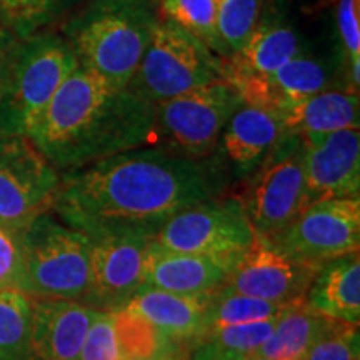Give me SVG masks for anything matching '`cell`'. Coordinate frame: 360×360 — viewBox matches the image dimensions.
Wrapping results in <instances>:
<instances>
[{"label": "cell", "mask_w": 360, "mask_h": 360, "mask_svg": "<svg viewBox=\"0 0 360 360\" xmlns=\"http://www.w3.org/2000/svg\"><path fill=\"white\" fill-rule=\"evenodd\" d=\"M32 297L0 290V360H30Z\"/></svg>", "instance_id": "26"}, {"label": "cell", "mask_w": 360, "mask_h": 360, "mask_svg": "<svg viewBox=\"0 0 360 360\" xmlns=\"http://www.w3.org/2000/svg\"><path fill=\"white\" fill-rule=\"evenodd\" d=\"M25 292L22 232L0 227V290Z\"/></svg>", "instance_id": "32"}, {"label": "cell", "mask_w": 360, "mask_h": 360, "mask_svg": "<svg viewBox=\"0 0 360 360\" xmlns=\"http://www.w3.org/2000/svg\"><path fill=\"white\" fill-rule=\"evenodd\" d=\"M217 11L219 0H160L157 6L159 15L174 20L227 60L217 32Z\"/></svg>", "instance_id": "28"}, {"label": "cell", "mask_w": 360, "mask_h": 360, "mask_svg": "<svg viewBox=\"0 0 360 360\" xmlns=\"http://www.w3.org/2000/svg\"><path fill=\"white\" fill-rule=\"evenodd\" d=\"M60 172L24 135L0 137V227L22 232L51 212Z\"/></svg>", "instance_id": "10"}, {"label": "cell", "mask_w": 360, "mask_h": 360, "mask_svg": "<svg viewBox=\"0 0 360 360\" xmlns=\"http://www.w3.org/2000/svg\"><path fill=\"white\" fill-rule=\"evenodd\" d=\"M302 142L305 204L359 197V129L335 130L330 134H305Z\"/></svg>", "instance_id": "13"}, {"label": "cell", "mask_w": 360, "mask_h": 360, "mask_svg": "<svg viewBox=\"0 0 360 360\" xmlns=\"http://www.w3.org/2000/svg\"><path fill=\"white\" fill-rule=\"evenodd\" d=\"M255 231L238 197H215L170 217L155 233L157 245L180 254L242 257Z\"/></svg>", "instance_id": "9"}, {"label": "cell", "mask_w": 360, "mask_h": 360, "mask_svg": "<svg viewBox=\"0 0 360 360\" xmlns=\"http://www.w3.org/2000/svg\"><path fill=\"white\" fill-rule=\"evenodd\" d=\"M192 360H195V359H192Z\"/></svg>", "instance_id": "37"}, {"label": "cell", "mask_w": 360, "mask_h": 360, "mask_svg": "<svg viewBox=\"0 0 360 360\" xmlns=\"http://www.w3.org/2000/svg\"><path fill=\"white\" fill-rule=\"evenodd\" d=\"M225 60L174 20L159 15L154 34L127 87L160 103L224 79Z\"/></svg>", "instance_id": "5"}, {"label": "cell", "mask_w": 360, "mask_h": 360, "mask_svg": "<svg viewBox=\"0 0 360 360\" xmlns=\"http://www.w3.org/2000/svg\"><path fill=\"white\" fill-rule=\"evenodd\" d=\"M214 295L193 297L143 285L125 309L137 314L172 344L202 342L209 332V314Z\"/></svg>", "instance_id": "21"}, {"label": "cell", "mask_w": 360, "mask_h": 360, "mask_svg": "<svg viewBox=\"0 0 360 360\" xmlns=\"http://www.w3.org/2000/svg\"><path fill=\"white\" fill-rule=\"evenodd\" d=\"M19 45L20 39L11 32L6 25L0 24V96H2L4 89H6L13 60H15L17 51H19Z\"/></svg>", "instance_id": "33"}, {"label": "cell", "mask_w": 360, "mask_h": 360, "mask_svg": "<svg viewBox=\"0 0 360 360\" xmlns=\"http://www.w3.org/2000/svg\"><path fill=\"white\" fill-rule=\"evenodd\" d=\"M270 240L297 262L317 272L322 265L359 252L360 199H328L304 207Z\"/></svg>", "instance_id": "11"}, {"label": "cell", "mask_w": 360, "mask_h": 360, "mask_svg": "<svg viewBox=\"0 0 360 360\" xmlns=\"http://www.w3.org/2000/svg\"><path fill=\"white\" fill-rule=\"evenodd\" d=\"M155 103L77 67L27 135L60 174L152 142Z\"/></svg>", "instance_id": "2"}, {"label": "cell", "mask_w": 360, "mask_h": 360, "mask_svg": "<svg viewBox=\"0 0 360 360\" xmlns=\"http://www.w3.org/2000/svg\"><path fill=\"white\" fill-rule=\"evenodd\" d=\"M282 135L276 110L242 101L225 125L217 154L237 179L247 180L267 159Z\"/></svg>", "instance_id": "19"}, {"label": "cell", "mask_w": 360, "mask_h": 360, "mask_svg": "<svg viewBox=\"0 0 360 360\" xmlns=\"http://www.w3.org/2000/svg\"><path fill=\"white\" fill-rule=\"evenodd\" d=\"M335 27L347 67L349 87L359 92L360 85V0H337Z\"/></svg>", "instance_id": "30"}, {"label": "cell", "mask_w": 360, "mask_h": 360, "mask_svg": "<svg viewBox=\"0 0 360 360\" xmlns=\"http://www.w3.org/2000/svg\"><path fill=\"white\" fill-rule=\"evenodd\" d=\"M265 0H220L217 32L227 58L244 47L257 25Z\"/></svg>", "instance_id": "29"}, {"label": "cell", "mask_w": 360, "mask_h": 360, "mask_svg": "<svg viewBox=\"0 0 360 360\" xmlns=\"http://www.w3.org/2000/svg\"><path fill=\"white\" fill-rule=\"evenodd\" d=\"M150 360H186V357H184L180 352H177L175 349H172V350H169V352L162 354V355H159V357L150 359Z\"/></svg>", "instance_id": "34"}, {"label": "cell", "mask_w": 360, "mask_h": 360, "mask_svg": "<svg viewBox=\"0 0 360 360\" xmlns=\"http://www.w3.org/2000/svg\"><path fill=\"white\" fill-rule=\"evenodd\" d=\"M98 312L79 300L32 297L30 360H79Z\"/></svg>", "instance_id": "18"}, {"label": "cell", "mask_w": 360, "mask_h": 360, "mask_svg": "<svg viewBox=\"0 0 360 360\" xmlns=\"http://www.w3.org/2000/svg\"><path fill=\"white\" fill-rule=\"evenodd\" d=\"M227 188L219 154L188 159L160 147H137L60 174L51 212L90 238L152 236L170 217Z\"/></svg>", "instance_id": "1"}, {"label": "cell", "mask_w": 360, "mask_h": 360, "mask_svg": "<svg viewBox=\"0 0 360 360\" xmlns=\"http://www.w3.org/2000/svg\"><path fill=\"white\" fill-rule=\"evenodd\" d=\"M172 345L155 327L122 307L98 312L79 360H150L172 350Z\"/></svg>", "instance_id": "17"}, {"label": "cell", "mask_w": 360, "mask_h": 360, "mask_svg": "<svg viewBox=\"0 0 360 360\" xmlns=\"http://www.w3.org/2000/svg\"><path fill=\"white\" fill-rule=\"evenodd\" d=\"M307 47L302 30L281 0H265L249 40L225 60L224 80L236 85L244 80L264 79Z\"/></svg>", "instance_id": "16"}, {"label": "cell", "mask_w": 360, "mask_h": 360, "mask_svg": "<svg viewBox=\"0 0 360 360\" xmlns=\"http://www.w3.org/2000/svg\"><path fill=\"white\" fill-rule=\"evenodd\" d=\"M314 274V269L289 257L270 238L255 233L224 287L269 302L292 304L305 299Z\"/></svg>", "instance_id": "14"}, {"label": "cell", "mask_w": 360, "mask_h": 360, "mask_svg": "<svg viewBox=\"0 0 360 360\" xmlns=\"http://www.w3.org/2000/svg\"><path fill=\"white\" fill-rule=\"evenodd\" d=\"M299 302V300H297ZM292 304L269 302L257 297L242 295L222 287L215 292L210 304L209 314V332L214 328L240 326V323L264 322L270 319H277L285 312Z\"/></svg>", "instance_id": "27"}, {"label": "cell", "mask_w": 360, "mask_h": 360, "mask_svg": "<svg viewBox=\"0 0 360 360\" xmlns=\"http://www.w3.org/2000/svg\"><path fill=\"white\" fill-rule=\"evenodd\" d=\"M304 302L327 319L359 326L360 255L359 252L322 265L314 274Z\"/></svg>", "instance_id": "23"}, {"label": "cell", "mask_w": 360, "mask_h": 360, "mask_svg": "<svg viewBox=\"0 0 360 360\" xmlns=\"http://www.w3.org/2000/svg\"><path fill=\"white\" fill-rule=\"evenodd\" d=\"M157 19V6L148 0H87L62 24V35L80 67L127 87Z\"/></svg>", "instance_id": "3"}, {"label": "cell", "mask_w": 360, "mask_h": 360, "mask_svg": "<svg viewBox=\"0 0 360 360\" xmlns=\"http://www.w3.org/2000/svg\"><path fill=\"white\" fill-rule=\"evenodd\" d=\"M238 199L259 236L272 238L289 227L307 207L302 135L283 134Z\"/></svg>", "instance_id": "8"}, {"label": "cell", "mask_w": 360, "mask_h": 360, "mask_svg": "<svg viewBox=\"0 0 360 360\" xmlns=\"http://www.w3.org/2000/svg\"><path fill=\"white\" fill-rule=\"evenodd\" d=\"M154 238L141 233L90 238V290L82 304L102 312L125 307L146 285Z\"/></svg>", "instance_id": "12"}, {"label": "cell", "mask_w": 360, "mask_h": 360, "mask_svg": "<svg viewBox=\"0 0 360 360\" xmlns=\"http://www.w3.org/2000/svg\"><path fill=\"white\" fill-rule=\"evenodd\" d=\"M231 360H267V359L260 357L257 354H249V355H240V357H233Z\"/></svg>", "instance_id": "35"}, {"label": "cell", "mask_w": 360, "mask_h": 360, "mask_svg": "<svg viewBox=\"0 0 360 360\" xmlns=\"http://www.w3.org/2000/svg\"><path fill=\"white\" fill-rule=\"evenodd\" d=\"M25 294L84 302L90 290V238L52 212L22 231Z\"/></svg>", "instance_id": "6"}, {"label": "cell", "mask_w": 360, "mask_h": 360, "mask_svg": "<svg viewBox=\"0 0 360 360\" xmlns=\"http://www.w3.org/2000/svg\"><path fill=\"white\" fill-rule=\"evenodd\" d=\"M240 257L180 254L162 249L155 238L148 252L146 285L174 294L214 295L227 283Z\"/></svg>", "instance_id": "20"}, {"label": "cell", "mask_w": 360, "mask_h": 360, "mask_svg": "<svg viewBox=\"0 0 360 360\" xmlns=\"http://www.w3.org/2000/svg\"><path fill=\"white\" fill-rule=\"evenodd\" d=\"M148 2H152V4H154V6H159L160 0H148Z\"/></svg>", "instance_id": "36"}, {"label": "cell", "mask_w": 360, "mask_h": 360, "mask_svg": "<svg viewBox=\"0 0 360 360\" xmlns=\"http://www.w3.org/2000/svg\"><path fill=\"white\" fill-rule=\"evenodd\" d=\"M283 134H330L359 129V92L328 89L300 101H285L274 107Z\"/></svg>", "instance_id": "22"}, {"label": "cell", "mask_w": 360, "mask_h": 360, "mask_svg": "<svg viewBox=\"0 0 360 360\" xmlns=\"http://www.w3.org/2000/svg\"><path fill=\"white\" fill-rule=\"evenodd\" d=\"M330 321L299 300L277 319L272 334L255 354L267 360H302Z\"/></svg>", "instance_id": "24"}, {"label": "cell", "mask_w": 360, "mask_h": 360, "mask_svg": "<svg viewBox=\"0 0 360 360\" xmlns=\"http://www.w3.org/2000/svg\"><path fill=\"white\" fill-rule=\"evenodd\" d=\"M359 326L332 319L302 360H360Z\"/></svg>", "instance_id": "31"}, {"label": "cell", "mask_w": 360, "mask_h": 360, "mask_svg": "<svg viewBox=\"0 0 360 360\" xmlns=\"http://www.w3.org/2000/svg\"><path fill=\"white\" fill-rule=\"evenodd\" d=\"M87 0H0V24L20 40L64 24Z\"/></svg>", "instance_id": "25"}, {"label": "cell", "mask_w": 360, "mask_h": 360, "mask_svg": "<svg viewBox=\"0 0 360 360\" xmlns=\"http://www.w3.org/2000/svg\"><path fill=\"white\" fill-rule=\"evenodd\" d=\"M77 67V57L62 34L47 30L20 40L0 96V137H27L57 89Z\"/></svg>", "instance_id": "4"}, {"label": "cell", "mask_w": 360, "mask_h": 360, "mask_svg": "<svg viewBox=\"0 0 360 360\" xmlns=\"http://www.w3.org/2000/svg\"><path fill=\"white\" fill-rule=\"evenodd\" d=\"M240 103V94L224 79L157 103L152 141L188 159L212 157L217 154L225 125Z\"/></svg>", "instance_id": "7"}, {"label": "cell", "mask_w": 360, "mask_h": 360, "mask_svg": "<svg viewBox=\"0 0 360 360\" xmlns=\"http://www.w3.org/2000/svg\"><path fill=\"white\" fill-rule=\"evenodd\" d=\"M219 2H220V0H219Z\"/></svg>", "instance_id": "38"}, {"label": "cell", "mask_w": 360, "mask_h": 360, "mask_svg": "<svg viewBox=\"0 0 360 360\" xmlns=\"http://www.w3.org/2000/svg\"><path fill=\"white\" fill-rule=\"evenodd\" d=\"M340 74L347 75L340 47H332L330 52H314L307 47L267 77L244 80L233 87L244 102L274 109L281 102L300 101L335 89Z\"/></svg>", "instance_id": "15"}]
</instances>
